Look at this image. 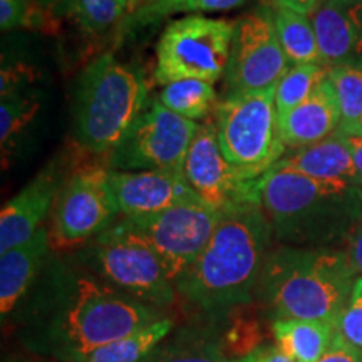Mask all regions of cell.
<instances>
[{
	"instance_id": "obj_23",
	"label": "cell",
	"mask_w": 362,
	"mask_h": 362,
	"mask_svg": "<svg viewBox=\"0 0 362 362\" xmlns=\"http://www.w3.org/2000/svg\"><path fill=\"white\" fill-rule=\"evenodd\" d=\"M173 320L165 317L131 336L99 347L81 362H143L173 332Z\"/></svg>"
},
{
	"instance_id": "obj_28",
	"label": "cell",
	"mask_w": 362,
	"mask_h": 362,
	"mask_svg": "<svg viewBox=\"0 0 362 362\" xmlns=\"http://www.w3.org/2000/svg\"><path fill=\"white\" fill-rule=\"evenodd\" d=\"M39 111V101L34 94H27L25 90H17L2 96L0 104V141L2 153L6 155L7 148L13 139L27 128V124L34 119Z\"/></svg>"
},
{
	"instance_id": "obj_22",
	"label": "cell",
	"mask_w": 362,
	"mask_h": 362,
	"mask_svg": "<svg viewBox=\"0 0 362 362\" xmlns=\"http://www.w3.org/2000/svg\"><path fill=\"white\" fill-rule=\"evenodd\" d=\"M274 8V19L275 25H277L280 44H282L288 62L292 66L322 64L319 42H317L310 16L288 11V8Z\"/></svg>"
},
{
	"instance_id": "obj_12",
	"label": "cell",
	"mask_w": 362,
	"mask_h": 362,
	"mask_svg": "<svg viewBox=\"0 0 362 362\" xmlns=\"http://www.w3.org/2000/svg\"><path fill=\"white\" fill-rule=\"evenodd\" d=\"M220 218V210L198 200L123 221L151 245L175 284L205 250Z\"/></svg>"
},
{
	"instance_id": "obj_10",
	"label": "cell",
	"mask_w": 362,
	"mask_h": 362,
	"mask_svg": "<svg viewBox=\"0 0 362 362\" xmlns=\"http://www.w3.org/2000/svg\"><path fill=\"white\" fill-rule=\"evenodd\" d=\"M291 67L280 44L270 4L259 6L235 21L232 51L225 72L226 94L275 88Z\"/></svg>"
},
{
	"instance_id": "obj_26",
	"label": "cell",
	"mask_w": 362,
	"mask_h": 362,
	"mask_svg": "<svg viewBox=\"0 0 362 362\" xmlns=\"http://www.w3.org/2000/svg\"><path fill=\"white\" fill-rule=\"evenodd\" d=\"M71 12L83 33L99 35L115 27L129 11V0H71Z\"/></svg>"
},
{
	"instance_id": "obj_34",
	"label": "cell",
	"mask_w": 362,
	"mask_h": 362,
	"mask_svg": "<svg viewBox=\"0 0 362 362\" xmlns=\"http://www.w3.org/2000/svg\"><path fill=\"white\" fill-rule=\"evenodd\" d=\"M237 362H293L277 344H259L255 349L243 354Z\"/></svg>"
},
{
	"instance_id": "obj_41",
	"label": "cell",
	"mask_w": 362,
	"mask_h": 362,
	"mask_svg": "<svg viewBox=\"0 0 362 362\" xmlns=\"http://www.w3.org/2000/svg\"><path fill=\"white\" fill-rule=\"evenodd\" d=\"M45 4H57V2H61V0H44Z\"/></svg>"
},
{
	"instance_id": "obj_6",
	"label": "cell",
	"mask_w": 362,
	"mask_h": 362,
	"mask_svg": "<svg viewBox=\"0 0 362 362\" xmlns=\"http://www.w3.org/2000/svg\"><path fill=\"white\" fill-rule=\"evenodd\" d=\"M79 267L115 291L163 310L176 298L160 257L123 220L104 230L76 255Z\"/></svg>"
},
{
	"instance_id": "obj_1",
	"label": "cell",
	"mask_w": 362,
	"mask_h": 362,
	"mask_svg": "<svg viewBox=\"0 0 362 362\" xmlns=\"http://www.w3.org/2000/svg\"><path fill=\"white\" fill-rule=\"evenodd\" d=\"M168 317L115 291L88 270L56 265L22 305L17 337L27 351L56 362H81L99 347Z\"/></svg>"
},
{
	"instance_id": "obj_30",
	"label": "cell",
	"mask_w": 362,
	"mask_h": 362,
	"mask_svg": "<svg viewBox=\"0 0 362 362\" xmlns=\"http://www.w3.org/2000/svg\"><path fill=\"white\" fill-rule=\"evenodd\" d=\"M341 337L362 354V277H357L336 324Z\"/></svg>"
},
{
	"instance_id": "obj_25",
	"label": "cell",
	"mask_w": 362,
	"mask_h": 362,
	"mask_svg": "<svg viewBox=\"0 0 362 362\" xmlns=\"http://www.w3.org/2000/svg\"><path fill=\"white\" fill-rule=\"evenodd\" d=\"M330 67L322 64L292 66L275 86V110L277 116L287 115L300 106L314 93L317 86L329 76Z\"/></svg>"
},
{
	"instance_id": "obj_17",
	"label": "cell",
	"mask_w": 362,
	"mask_h": 362,
	"mask_svg": "<svg viewBox=\"0 0 362 362\" xmlns=\"http://www.w3.org/2000/svg\"><path fill=\"white\" fill-rule=\"evenodd\" d=\"M280 138L287 149H300L320 143L341 126L342 116L329 78L317 86L300 106L277 116Z\"/></svg>"
},
{
	"instance_id": "obj_2",
	"label": "cell",
	"mask_w": 362,
	"mask_h": 362,
	"mask_svg": "<svg viewBox=\"0 0 362 362\" xmlns=\"http://www.w3.org/2000/svg\"><path fill=\"white\" fill-rule=\"evenodd\" d=\"M274 237L260 203L221 211L210 242L175 282L176 293L208 315L252 304Z\"/></svg>"
},
{
	"instance_id": "obj_13",
	"label": "cell",
	"mask_w": 362,
	"mask_h": 362,
	"mask_svg": "<svg viewBox=\"0 0 362 362\" xmlns=\"http://www.w3.org/2000/svg\"><path fill=\"white\" fill-rule=\"evenodd\" d=\"M183 175L188 187L208 206L223 211L240 203L257 202V181H247L221 153L214 117L198 126L189 144Z\"/></svg>"
},
{
	"instance_id": "obj_5",
	"label": "cell",
	"mask_w": 362,
	"mask_h": 362,
	"mask_svg": "<svg viewBox=\"0 0 362 362\" xmlns=\"http://www.w3.org/2000/svg\"><path fill=\"white\" fill-rule=\"evenodd\" d=\"M149 99L143 74L103 54L86 66L76 84L74 138L90 155H110Z\"/></svg>"
},
{
	"instance_id": "obj_35",
	"label": "cell",
	"mask_w": 362,
	"mask_h": 362,
	"mask_svg": "<svg viewBox=\"0 0 362 362\" xmlns=\"http://www.w3.org/2000/svg\"><path fill=\"white\" fill-rule=\"evenodd\" d=\"M317 362H362V354L344 341L341 334L336 332L330 349Z\"/></svg>"
},
{
	"instance_id": "obj_32",
	"label": "cell",
	"mask_w": 362,
	"mask_h": 362,
	"mask_svg": "<svg viewBox=\"0 0 362 362\" xmlns=\"http://www.w3.org/2000/svg\"><path fill=\"white\" fill-rule=\"evenodd\" d=\"M344 253H346L347 262L351 269L354 270L357 277H362V215L352 225L351 232L344 240Z\"/></svg>"
},
{
	"instance_id": "obj_9",
	"label": "cell",
	"mask_w": 362,
	"mask_h": 362,
	"mask_svg": "<svg viewBox=\"0 0 362 362\" xmlns=\"http://www.w3.org/2000/svg\"><path fill=\"white\" fill-rule=\"evenodd\" d=\"M200 123L166 110L160 99H148L141 115L107 155L112 171H181Z\"/></svg>"
},
{
	"instance_id": "obj_39",
	"label": "cell",
	"mask_w": 362,
	"mask_h": 362,
	"mask_svg": "<svg viewBox=\"0 0 362 362\" xmlns=\"http://www.w3.org/2000/svg\"><path fill=\"white\" fill-rule=\"evenodd\" d=\"M144 2H146V0H129V11H131L129 16H133V13L138 11V8L141 7Z\"/></svg>"
},
{
	"instance_id": "obj_37",
	"label": "cell",
	"mask_w": 362,
	"mask_h": 362,
	"mask_svg": "<svg viewBox=\"0 0 362 362\" xmlns=\"http://www.w3.org/2000/svg\"><path fill=\"white\" fill-rule=\"evenodd\" d=\"M344 139H346L347 146L351 149L352 161H354V166L357 170V175H359L361 187H362V138L361 136H346L342 134Z\"/></svg>"
},
{
	"instance_id": "obj_40",
	"label": "cell",
	"mask_w": 362,
	"mask_h": 362,
	"mask_svg": "<svg viewBox=\"0 0 362 362\" xmlns=\"http://www.w3.org/2000/svg\"><path fill=\"white\" fill-rule=\"evenodd\" d=\"M158 2H163V0H146V2H144L143 6H151V4H158Z\"/></svg>"
},
{
	"instance_id": "obj_31",
	"label": "cell",
	"mask_w": 362,
	"mask_h": 362,
	"mask_svg": "<svg viewBox=\"0 0 362 362\" xmlns=\"http://www.w3.org/2000/svg\"><path fill=\"white\" fill-rule=\"evenodd\" d=\"M30 16V0H0V27L4 33L25 25Z\"/></svg>"
},
{
	"instance_id": "obj_19",
	"label": "cell",
	"mask_w": 362,
	"mask_h": 362,
	"mask_svg": "<svg viewBox=\"0 0 362 362\" xmlns=\"http://www.w3.org/2000/svg\"><path fill=\"white\" fill-rule=\"evenodd\" d=\"M274 168L288 170L317 180L342 181L362 188L351 149L337 131L320 143L300 149H288Z\"/></svg>"
},
{
	"instance_id": "obj_18",
	"label": "cell",
	"mask_w": 362,
	"mask_h": 362,
	"mask_svg": "<svg viewBox=\"0 0 362 362\" xmlns=\"http://www.w3.org/2000/svg\"><path fill=\"white\" fill-rule=\"evenodd\" d=\"M51 235L42 226L29 242L0 253V314H12L30 292L44 269L51 248Z\"/></svg>"
},
{
	"instance_id": "obj_15",
	"label": "cell",
	"mask_w": 362,
	"mask_h": 362,
	"mask_svg": "<svg viewBox=\"0 0 362 362\" xmlns=\"http://www.w3.org/2000/svg\"><path fill=\"white\" fill-rule=\"evenodd\" d=\"M61 170L44 168L0 211V253L29 242L42 228L64 185Z\"/></svg>"
},
{
	"instance_id": "obj_7",
	"label": "cell",
	"mask_w": 362,
	"mask_h": 362,
	"mask_svg": "<svg viewBox=\"0 0 362 362\" xmlns=\"http://www.w3.org/2000/svg\"><path fill=\"white\" fill-rule=\"evenodd\" d=\"M211 117L221 153L247 181L262 178L287 153L279 133L275 88L225 94Z\"/></svg>"
},
{
	"instance_id": "obj_21",
	"label": "cell",
	"mask_w": 362,
	"mask_h": 362,
	"mask_svg": "<svg viewBox=\"0 0 362 362\" xmlns=\"http://www.w3.org/2000/svg\"><path fill=\"white\" fill-rule=\"evenodd\" d=\"M143 362H230L214 330L187 327L171 332Z\"/></svg>"
},
{
	"instance_id": "obj_20",
	"label": "cell",
	"mask_w": 362,
	"mask_h": 362,
	"mask_svg": "<svg viewBox=\"0 0 362 362\" xmlns=\"http://www.w3.org/2000/svg\"><path fill=\"white\" fill-rule=\"evenodd\" d=\"M336 325L319 320L280 319L272 322L277 346L293 362H317L324 357L336 337Z\"/></svg>"
},
{
	"instance_id": "obj_3",
	"label": "cell",
	"mask_w": 362,
	"mask_h": 362,
	"mask_svg": "<svg viewBox=\"0 0 362 362\" xmlns=\"http://www.w3.org/2000/svg\"><path fill=\"white\" fill-rule=\"evenodd\" d=\"M257 193L282 245L334 248L362 215V188L288 170L267 171Z\"/></svg>"
},
{
	"instance_id": "obj_8",
	"label": "cell",
	"mask_w": 362,
	"mask_h": 362,
	"mask_svg": "<svg viewBox=\"0 0 362 362\" xmlns=\"http://www.w3.org/2000/svg\"><path fill=\"white\" fill-rule=\"evenodd\" d=\"M235 33V22L193 13L173 21L156 45L155 81L166 86L176 81L216 84L225 78Z\"/></svg>"
},
{
	"instance_id": "obj_24",
	"label": "cell",
	"mask_w": 362,
	"mask_h": 362,
	"mask_svg": "<svg viewBox=\"0 0 362 362\" xmlns=\"http://www.w3.org/2000/svg\"><path fill=\"white\" fill-rule=\"evenodd\" d=\"M158 99L166 110L194 123H203L208 115H214L220 101L215 84L203 81H176L163 86Z\"/></svg>"
},
{
	"instance_id": "obj_33",
	"label": "cell",
	"mask_w": 362,
	"mask_h": 362,
	"mask_svg": "<svg viewBox=\"0 0 362 362\" xmlns=\"http://www.w3.org/2000/svg\"><path fill=\"white\" fill-rule=\"evenodd\" d=\"M34 81V71L27 69L25 66H8L2 69V96L11 93H17V90H25V84Z\"/></svg>"
},
{
	"instance_id": "obj_4",
	"label": "cell",
	"mask_w": 362,
	"mask_h": 362,
	"mask_svg": "<svg viewBox=\"0 0 362 362\" xmlns=\"http://www.w3.org/2000/svg\"><path fill=\"white\" fill-rule=\"evenodd\" d=\"M357 275L337 248L280 245L267 257L259 293L270 320H319L336 325Z\"/></svg>"
},
{
	"instance_id": "obj_36",
	"label": "cell",
	"mask_w": 362,
	"mask_h": 362,
	"mask_svg": "<svg viewBox=\"0 0 362 362\" xmlns=\"http://www.w3.org/2000/svg\"><path fill=\"white\" fill-rule=\"evenodd\" d=\"M320 2L322 0H269L272 7L288 8V11L304 13V16H312Z\"/></svg>"
},
{
	"instance_id": "obj_14",
	"label": "cell",
	"mask_w": 362,
	"mask_h": 362,
	"mask_svg": "<svg viewBox=\"0 0 362 362\" xmlns=\"http://www.w3.org/2000/svg\"><path fill=\"white\" fill-rule=\"evenodd\" d=\"M110 185L123 218L161 214L200 198L188 187L181 171H112Z\"/></svg>"
},
{
	"instance_id": "obj_16",
	"label": "cell",
	"mask_w": 362,
	"mask_h": 362,
	"mask_svg": "<svg viewBox=\"0 0 362 362\" xmlns=\"http://www.w3.org/2000/svg\"><path fill=\"white\" fill-rule=\"evenodd\" d=\"M310 21L324 66H362V0H322Z\"/></svg>"
},
{
	"instance_id": "obj_27",
	"label": "cell",
	"mask_w": 362,
	"mask_h": 362,
	"mask_svg": "<svg viewBox=\"0 0 362 362\" xmlns=\"http://www.w3.org/2000/svg\"><path fill=\"white\" fill-rule=\"evenodd\" d=\"M327 78L332 84L341 110V126L359 121L362 117V66H334L329 69Z\"/></svg>"
},
{
	"instance_id": "obj_29",
	"label": "cell",
	"mask_w": 362,
	"mask_h": 362,
	"mask_svg": "<svg viewBox=\"0 0 362 362\" xmlns=\"http://www.w3.org/2000/svg\"><path fill=\"white\" fill-rule=\"evenodd\" d=\"M253 0H163V2L143 6L133 13L134 22H149L158 17L170 13H205V12H226L242 7Z\"/></svg>"
},
{
	"instance_id": "obj_38",
	"label": "cell",
	"mask_w": 362,
	"mask_h": 362,
	"mask_svg": "<svg viewBox=\"0 0 362 362\" xmlns=\"http://www.w3.org/2000/svg\"><path fill=\"white\" fill-rule=\"evenodd\" d=\"M337 133L346 134V136H361V138H362V117L359 121H356V123H352V124L339 126Z\"/></svg>"
},
{
	"instance_id": "obj_11",
	"label": "cell",
	"mask_w": 362,
	"mask_h": 362,
	"mask_svg": "<svg viewBox=\"0 0 362 362\" xmlns=\"http://www.w3.org/2000/svg\"><path fill=\"white\" fill-rule=\"evenodd\" d=\"M119 214L110 185V170L86 168L62 185L52 208L49 235L56 248L86 245L116 223Z\"/></svg>"
}]
</instances>
